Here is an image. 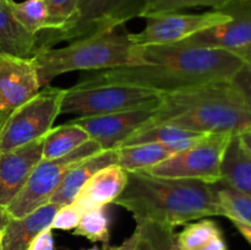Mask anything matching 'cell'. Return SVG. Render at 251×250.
Segmentation results:
<instances>
[{
	"instance_id": "obj_1",
	"label": "cell",
	"mask_w": 251,
	"mask_h": 250,
	"mask_svg": "<svg viewBox=\"0 0 251 250\" xmlns=\"http://www.w3.org/2000/svg\"><path fill=\"white\" fill-rule=\"evenodd\" d=\"M140 65L87 71L75 86L127 85L156 92H176L216 81L232 80L247 64L227 50L206 47L163 44L137 46Z\"/></svg>"
},
{
	"instance_id": "obj_2",
	"label": "cell",
	"mask_w": 251,
	"mask_h": 250,
	"mask_svg": "<svg viewBox=\"0 0 251 250\" xmlns=\"http://www.w3.org/2000/svg\"><path fill=\"white\" fill-rule=\"evenodd\" d=\"M124 190L113 203L135 221L150 220L176 228L211 216H222L217 184L193 179H169L146 172H126Z\"/></svg>"
},
{
	"instance_id": "obj_3",
	"label": "cell",
	"mask_w": 251,
	"mask_h": 250,
	"mask_svg": "<svg viewBox=\"0 0 251 250\" xmlns=\"http://www.w3.org/2000/svg\"><path fill=\"white\" fill-rule=\"evenodd\" d=\"M147 124L199 134H240L251 127V113L232 80L216 81L163 95Z\"/></svg>"
},
{
	"instance_id": "obj_4",
	"label": "cell",
	"mask_w": 251,
	"mask_h": 250,
	"mask_svg": "<svg viewBox=\"0 0 251 250\" xmlns=\"http://www.w3.org/2000/svg\"><path fill=\"white\" fill-rule=\"evenodd\" d=\"M32 59L41 87L49 86L58 76L71 71L87 73L141 64L137 46L129 32L117 29L73 41L61 48L38 49Z\"/></svg>"
},
{
	"instance_id": "obj_5",
	"label": "cell",
	"mask_w": 251,
	"mask_h": 250,
	"mask_svg": "<svg viewBox=\"0 0 251 250\" xmlns=\"http://www.w3.org/2000/svg\"><path fill=\"white\" fill-rule=\"evenodd\" d=\"M145 7L146 0H78L68 25L59 31L38 33L37 50L117 29L130 20L144 16Z\"/></svg>"
},
{
	"instance_id": "obj_6",
	"label": "cell",
	"mask_w": 251,
	"mask_h": 250,
	"mask_svg": "<svg viewBox=\"0 0 251 250\" xmlns=\"http://www.w3.org/2000/svg\"><path fill=\"white\" fill-rule=\"evenodd\" d=\"M65 88L42 87L24 104L6 114L0 126V152H6L46 136L60 115Z\"/></svg>"
},
{
	"instance_id": "obj_7",
	"label": "cell",
	"mask_w": 251,
	"mask_h": 250,
	"mask_svg": "<svg viewBox=\"0 0 251 250\" xmlns=\"http://www.w3.org/2000/svg\"><path fill=\"white\" fill-rule=\"evenodd\" d=\"M162 93L127 85H100L65 88L60 114L77 117L109 114L123 110L158 105Z\"/></svg>"
},
{
	"instance_id": "obj_8",
	"label": "cell",
	"mask_w": 251,
	"mask_h": 250,
	"mask_svg": "<svg viewBox=\"0 0 251 250\" xmlns=\"http://www.w3.org/2000/svg\"><path fill=\"white\" fill-rule=\"evenodd\" d=\"M230 132L207 134L191 146L176 152L146 173L159 178L193 179L208 184L222 180V162L233 137Z\"/></svg>"
},
{
	"instance_id": "obj_9",
	"label": "cell",
	"mask_w": 251,
	"mask_h": 250,
	"mask_svg": "<svg viewBox=\"0 0 251 250\" xmlns=\"http://www.w3.org/2000/svg\"><path fill=\"white\" fill-rule=\"evenodd\" d=\"M103 151L95 140H88L66 156L55 159H41L32 171L22 190L6 206L10 218H21L50 201L66 172L82 159Z\"/></svg>"
},
{
	"instance_id": "obj_10",
	"label": "cell",
	"mask_w": 251,
	"mask_h": 250,
	"mask_svg": "<svg viewBox=\"0 0 251 250\" xmlns=\"http://www.w3.org/2000/svg\"><path fill=\"white\" fill-rule=\"evenodd\" d=\"M146 26L137 33H129L136 46H163L180 43L201 31L229 21L230 16L220 10L202 14L163 12L147 15Z\"/></svg>"
},
{
	"instance_id": "obj_11",
	"label": "cell",
	"mask_w": 251,
	"mask_h": 250,
	"mask_svg": "<svg viewBox=\"0 0 251 250\" xmlns=\"http://www.w3.org/2000/svg\"><path fill=\"white\" fill-rule=\"evenodd\" d=\"M229 21L201 31L179 44L227 50L251 65V0H233L218 9Z\"/></svg>"
},
{
	"instance_id": "obj_12",
	"label": "cell",
	"mask_w": 251,
	"mask_h": 250,
	"mask_svg": "<svg viewBox=\"0 0 251 250\" xmlns=\"http://www.w3.org/2000/svg\"><path fill=\"white\" fill-rule=\"evenodd\" d=\"M158 105L123 110L109 114L76 117L69 120L85 130L91 140L100 145L102 150L117 149L132 132L146 125L152 119Z\"/></svg>"
},
{
	"instance_id": "obj_13",
	"label": "cell",
	"mask_w": 251,
	"mask_h": 250,
	"mask_svg": "<svg viewBox=\"0 0 251 250\" xmlns=\"http://www.w3.org/2000/svg\"><path fill=\"white\" fill-rule=\"evenodd\" d=\"M41 88L33 59L0 53V115L9 114Z\"/></svg>"
},
{
	"instance_id": "obj_14",
	"label": "cell",
	"mask_w": 251,
	"mask_h": 250,
	"mask_svg": "<svg viewBox=\"0 0 251 250\" xmlns=\"http://www.w3.org/2000/svg\"><path fill=\"white\" fill-rule=\"evenodd\" d=\"M44 136L6 152H0V206H6L22 190L42 159Z\"/></svg>"
},
{
	"instance_id": "obj_15",
	"label": "cell",
	"mask_w": 251,
	"mask_h": 250,
	"mask_svg": "<svg viewBox=\"0 0 251 250\" xmlns=\"http://www.w3.org/2000/svg\"><path fill=\"white\" fill-rule=\"evenodd\" d=\"M127 173L118 164H110L91 176L78 191L73 203L83 213L105 208L122 194L126 184Z\"/></svg>"
},
{
	"instance_id": "obj_16",
	"label": "cell",
	"mask_w": 251,
	"mask_h": 250,
	"mask_svg": "<svg viewBox=\"0 0 251 250\" xmlns=\"http://www.w3.org/2000/svg\"><path fill=\"white\" fill-rule=\"evenodd\" d=\"M60 206L46 203L21 218H10L2 229L1 250H27L32 240L49 228Z\"/></svg>"
},
{
	"instance_id": "obj_17",
	"label": "cell",
	"mask_w": 251,
	"mask_h": 250,
	"mask_svg": "<svg viewBox=\"0 0 251 250\" xmlns=\"http://www.w3.org/2000/svg\"><path fill=\"white\" fill-rule=\"evenodd\" d=\"M110 164H117V150L115 149L103 150L76 163L66 172L60 185L58 186L49 202L55 203L58 206L71 203L75 200L78 191L85 185L86 181L100 169Z\"/></svg>"
},
{
	"instance_id": "obj_18",
	"label": "cell",
	"mask_w": 251,
	"mask_h": 250,
	"mask_svg": "<svg viewBox=\"0 0 251 250\" xmlns=\"http://www.w3.org/2000/svg\"><path fill=\"white\" fill-rule=\"evenodd\" d=\"M12 0H0V53L17 58H32L38 46V34L27 31L14 16Z\"/></svg>"
},
{
	"instance_id": "obj_19",
	"label": "cell",
	"mask_w": 251,
	"mask_h": 250,
	"mask_svg": "<svg viewBox=\"0 0 251 250\" xmlns=\"http://www.w3.org/2000/svg\"><path fill=\"white\" fill-rule=\"evenodd\" d=\"M221 172L220 184L251 198V153L243 146L238 134L230 139Z\"/></svg>"
},
{
	"instance_id": "obj_20",
	"label": "cell",
	"mask_w": 251,
	"mask_h": 250,
	"mask_svg": "<svg viewBox=\"0 0 251 250\" xmlns=\"http://www.w3.org/2000/svg\"><path fill=\"white\" fill-rule=\"evenodd\" d=\"M117 164L125 172H145L166 161L180 149L163 144H137L117 147Z\"/></svg>"
},
{
	"instance_id": "obj_21",
	"label": "cell",
	"mask_w": 251,
	"mask_h": 250,
	"mask_svg": "<svg viewBox=\"0 0 251 250\" xmlns=\"http://www.w3.org/2000/svg\"><path fill=\"white\" fill-rule=\"evenodd\" d=\"M205 135L207 134H199V132L189 131V130L180 129L178 126H173V125L147 124L137 129L135 132H132L118 147L153 142V144L169 145V146H174L180 150H184L194 145L195 142H198Z\"/></svg>"
},
{
	"instance_id": "obj_22",
	"label": "cell",
	"mask_w": 251,
	"mask_h": 250,
	"mask_svg": "<svg viewBox=\"0 0 251 250\" xmlns=\"http://www.w3.org/2000/svg\"><path fill=\"white\" fill-rule=\"evenodd\" d=\"M88 140L91 139L85 130L69 122L51 127L44 136L42 159H55L66 156Z\"/></svg>"
},
{
	"instance_id": "obj_23",
	"label": "cell",
	"mask_w": 251,
	"mask_h": 250,
	"mask_svg": "<svg viewBox=\"0 0 251 250\" xmlns=\"http://www.w3.org/2000/svg\"><path fill=\"white\" fill-rule=\"evenodd\" d=\"M135 250H184L176 240L174 228L150 220H137Z\"/></svg>"
},
{
	"instance_id": "obj_24",
	"label": "cell",
	"mask_w": 251,
	"mask_h": 250,
	"mask_svg": "<svg viewBox=\"0 0 251 250\" xmlns=\"http://www.w3.org/2000/svg\"><path fill=\"white\" fill-rule=\"evenodd\" d=\"M11 10L17 21L28 32L38 34L48 26V10L44 0H25L22 2L11 1Z\"/></svg>"
},
{
	"instance_id": "obj_25",
	"label": "cell",
	"mask_w": 251,
	"mask_h": 250,
	"mask_svg": "<svg viewBox=\"0 0 251 250\" xmlns=\"http://www.w3.org/2000/svg\"><path fill=\"white\" fill-rule=\"evenodd\" d=\"M109 223V217L104 208L87 211L83 213L74 229V235L83 237L92 243H103L108 245L110 238Z\"/></svg>"
},
{
	"instance_id": "obj_26",
	"label": "cell",
	"mask_w": 251,
	"mask_h": 250,
	"mask_svg": "<svg viewBox=\"0 0 251 250\" xmlns=\"http://www.w3.org/2000/svg\"><path fill=\"white\" fill-rule=\"evenodd\" d=\"M217 199L222 208L223 217L251 225V198L218 183Z\"/></svg>"
},
{
	"instance_id": "obj_27",
	"label": "cell",
	"mask_w": 251,
	"mask_h": 250,
	"mask_svg": "<svg viewBox=\"0 0 251 250\" xmlns=\"http://www.w3.org/2000/svg\"><path fill=\"white\" fill-rule=\"evenodd\" d=\"M218 234H222V230L215 221L201 218L199 222L188 223L186 227L176 234V240L184 250H200L208 240Z\"/></svg>"
},
{
	"instance_id": "obj_28",
	"label": "cell",
	"mask_w": 251,
	"mask_h": 250,
	"mask_svg": "<svg viewBox=\"0 0 251 250\" xmlns=\"http://www.w3.org/2000/svg\"><path fill=\"white\" fill-rule=\"evenodd\" d=\"M233 0H146L144 19L147 15L163 14V12H176L190 7H212L218 10L226 6Z\"/></svg>"
},
{
	"instance_id": "obj_29",
	"label": "cell",
	"mask_w": 251,
	"mask_h": 250,
	"mask_svg": "<svg viewBox=\"0 0 251 250\" xmlns=\"http://www.w3.org/2000/svg\"><path fill=\"white\" fill-rule=\"evenodd\" d=\"M48 10V26L46 31H59L70 22L75 15L78 0H44ZM44 32V31H43Z\"/></svg>"
},
{
	"instance_id": "obj_30",
	"label": "cell",
	"mask_w": 251,
	"mask_h": 250,
	"mask_svg": "<svg viewBox=\"0 0 251 250\" xmlns=\"http://www.w3.org/2000/svg\"><path fill=\"white\" fill-rule=\"evenodd\" d=\"M82 215L83 212L75 203L71 202L69 205L60 206L54 215L50 228L60 230H74L80 222Z\"/></svg>"
},
{
	"instance_id": "obj_31",
	"label": "cell",
	"mask_w": 251,
	"mask_h": 250,
	"mask_svg": "<svg viewBox=\"0 0 251 250\" xmlns=\"http://www.w3.org/2000/svg\"><path fill=\"white\" fill-rule=\"evenodd\" d=\"M232 82L239 91L242 95L243 100H244L245 104H247L248 109L251 113V68L245 65L234 77L232 78Z\"/></svg>"
},
{
	"instance_id": "obj_32",
	"label": "cell",
	"mask_w": 251,
	"mask_h": 250,
	"mask_svg": "<svg viewBox=\"0 0 251 250\" xmlns=\"http://www.w3.org/2000/svg\"><path fill=\"white\" fill-rule=\"evenodd\" d=\"M51 228H46L42 230L31 242L27 250H54V238Z\"/></svg>"
},
{
	"instance_id": "obj_33",
	"label": "cell",
	"mask_w": 251,
	"mask_h": 250,
	"mask_svg": "<svg viewBox=\"0 0 251 250\" xmlns=\"http://www.w3.org/2000/svg\"><path fill=\"white\" fill-rule=\"evenodd\" d=\"M200 250H228V248L223 234H218L211 240H208Z\"/></svg>"
},
{
	"instance_id": "obj_34",
	"label": "cell",
	"mask_w": 251,
	"mask_h": 250,
	"mask_svg": "<svg viewBox=\"0 0 251 250\" xmlns=\"http://www.w3.org/2000/svg\"><path fill=\"white\" fill-rule=\"evenodd\" d=\"M233 223L235 228L238 229V232L243 235V237L247 239V242L251 245V225L247 222H243V221L238 220H229Z\"/></svg>"
},
{
	"instance_id": "obj_35",
	"label": "cell",
	"mask_w": 251,
	"mask_h": 250,
	"mask_svg": "<svg viewBox=\"0 0 251 250\" xmlns=\"http://www.w3.org/2000/svg\"><path fill=\"white\" fill-rule=\"evenodd\" d=\"M238 136H239L243 146H244L245 149H247L251 153V127L244 130V131H242L240 134H238Z\"/></svg>"
},
{
	"instance_id": "obj_36",
	"label": "cell",
	"mask_w": 251,
	"mask_h": 250,
	"mask_svg": "<svg viewBox=\"0 0 251 250\" xmlns=\"http://www.w3.org/2000/svg\"><path fill=\"white\" fill-rule=\"evenodd\" d=\"M114 250H135V234L132 232V234L130 235L127 239H125L124 242L120 245L114 248Z\"/></svg>"
},
{
	"instance_id": "obj_37",
	"label": "cell",
	"mask_w": 251,
	"mask_h": 250,
	"mask_svg": "<svg viewBox=\"0 0 251 250\" xmlns=\"http://www.w3.org/2000/svg\"><path fill=\"white\" fill-rule=\"evenodd\" d=\"M10 217L9 215H7L6 212V208L2 207V206H0V229H4L5 225H7V222H9Z\"/></svg>"
},
{
	"instance_id": "obj_38",
	"label": "cell",
	"mask_w": 251,
	"mask_h": 250,
	"mask_svg": "<svg viewBox=\"0 0 251 250\" xmlns=\"http://www.w3.org/2000/svg\"><path fill=\"white\" fill-rule=\"evenodd\" d=\"M115 247H109V245H105L103 249H100V248L98 247H92V248H88V249H82V250H114Z\"/></svg>"
},
{
	"instance_id": "obj_39",
	"label": "cell",
	"mask_w": 251,
	"mask_h": 250,
	"mask_svg": "<svg viewBox=\"0 0 251 250\" xmlns=\"http://www.w3.org/2000/svg\"><path fill=\"white\" fill-rule=\"evenodd\" d=\"M1 242H2V230L0 229V250H1Z\"/></svg>"
},
{
	"instance_id": "obj_40",
	"label": "cell",
	"mask_w": 251,
	"mask_h": 250,
	"mask_svg": "<svg viewBox=\"0 0 251 250\" xmlns=\"http://www.w3.org/2000/svg\"><path fill=\"white\" fill-rule=\"evenodd\" d=\"M5 115H0V126H1V123H2V119H4Z\"/></svg>"
},
{
	"instance_id": "obj_41",
	"label": "cell",
	"mask_w": 251,
	"mask_h": 250,
	"mask_svg": "<svg viewBox=\"0 0 251 250\" xmlns=\"http://www.w3.org/2000/svg\"><path fill=\"white\" fill-rule=\"evenodd\" d=\"M248 66H250V68H251V65H248Z\"/></svg>"
}]
</instances>
